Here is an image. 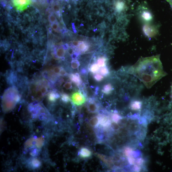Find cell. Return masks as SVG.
Masks as SVG:
<instances>
[{"instance_id": "cell-1", "label": "cell", "mask_w": 172, "mask_h": 172, "mask_svg": "<svg viewBox=\"0 0 172 172\" xmlns=\"http://www.w3.org/2000/svg\"><path fill=\"white\" fill-rule=\"evenodd\" d=\"M128 73L138 79L148 88L166 75L159 56L142 58L129 68Z\"/></svg>"}, {"instance_id": "cell-2", "label": "cell", "mask_w": 172, "mask_h": 172, "mask_svg": "<svg viewBox=\"0 0 172 172\" xmlns=\"http://www.w3.org/2000/svg\"><path fill=\"white\" fill-rule=\"evenodd\" d=\"M53 87L52 83L44 78L35 79L29 83L28 94L37 102L48 95Z\"/></svg>"}, {"instance_id": "cell-3", "label": "cell", "mask_w": 172, "mask_h": 172, "mask_svg": "<svg viewBox=\"0 0 172 172\" xmlns=\"http://www.w3.org/2000/svg\"><path fill=\"white\" fill-rule=\"evenodd\" d=\"M21 96L18 90L15 86L10 87L6 90L2 96V103L4 108L5 107L9 109L15 106L16 103L19 102Z\"/></svg>"}, {"instance_id": "cell-4", "label": "cell", "mask_w": 172, "mask_h": 172, "mask_svg": "<svg viewBox=\"0 0 172 172\" xmlns=\"http://www.w3.org/2000/svg\"><path fill=\"white\" fill-rule=\"evenodd\" d=\"M86 95L83 94L81 91L73 92L71 96V101L73 104L80 106L83 104L86 101Z\"/></svg>"}, {"instance_id": "cell-5", "label": "cell", "mask_w": 172, "mask_h": 172, "mask_svg": "<svg viewBox=\"0 0 172 172\" xmlns=\"http://www.w3.org/2000/svg\"><path fill=\"white\" fill-rule=\"evenodd\" d=\"M143 31L145 36L149 38L155 37L158 32L157 29L155 26L148 24L143 26Z\"/></svg>"}, {"instance_id": "cell-6", "label": "cell", "mask_w": 172, "mask_h": 172, "mask_svg": "<svg viewBox=\"0 0 172 172\" xmlns=\"http://www.w3.org/2000/svg\"><path fill=\"white\" fill-rule=\"evenodd\" d=\"M140 19L147 23L151 21L153 19V15L149 10L145 8H141L139 12Z\"/></svg>"}, {"instance_id": "cell-7", "label": "cell", "mask_w": 172, "mask_h": 172, "mask_svg": "<svg viewBox=\"0 0 172 172\" xmlns=\"http://www.w3.org/2000/svg\"><path fill=\"white\" fill-rule=\"evenodd\" d=\"M14 7L17 10L22 11L31 4V0H12Z\"/></svg>"}, {"instance_id": "cell-8", "label": "cell", "mask_w": 172, "mask_h": 172, "mask_svg": "<svg viewBox=\"0 0 172 172\" xmlns=\"http://www.w3.org/2000/svg\"><path fill=\"white\" fill-rule=\"evenodd\" d=\"M99 124L104 128H108L111 126V122L109 117L105 115H99Z\"/></svg>"}, {"instance_id": "cell-9", "label": "cell", "mask_w": 172, "mask_h": 172, "mask_svg": "<svg viewBox=\"0 0 172 172\" xmlns=\"http://www.w3.org/2000/svg\"><path fill=\"white\" fill-rule=\"evenodd\" d=\"M143 106V102L139 99H133L130 103V109L133 111L140 110Z\"/></svg>"}, {"instance_id": "cell-10", "label": "cell", "mask_w": 172, "mask_h": 172, "mask_svg": "<svg viewBox=\"0 0 172 172\" xmlns=\"http://www.w3.org/2000/svg\"><path fill=\"white\" fill-rule=\"evenodd\" d=\"M99 105L92 100L90 99L87 104V109L89 112L95 113L98 111Z\"/></svg>"}, {"instance_id": "cell-11", "label": "cell", "mask_w": 172, "mask_h": 172, "mask_svg": "<svg viewBox=\"0 0 172 172\" xmlns=\"http://www.w3.org/2000/svg\"><path fill=\"white\" fill-rule=\"evenodd\" d=\"M79 156L83 158H86L91 157L92 155L91 151L88 148H82L79 152Z\"/></svg>"}, {"instance_id": "cell-12", "label": "cell", "mask_w": 172, "mask_h": 172, "mask_svg": "<svg viewBox=\"0 0 172 172\" xmlns=\"http://www.w3.org/2000/svg\"><path fill=\"white\" fill-rule=\"evenodd\" d=\"M69 78L70 80L77 86H80L82 83V80L80 76L78 73L70 75Z\"/></svg>"}, {"instance_id": "cell-13", "label": "cell", "mask_w": 172, "mask_h": 172, "mask_svg": "<svg viewBox=\"0 0 172 172\" xmlns=\"http://www.w3.org/2000/svg\"><path fill=\"white\" fill-rule=\"evenodd\" d=\"M47 96L48 100L51 102H55L57 99L61 97L60 94L55 90L51 91Z\"/></svg>"}, {"instance_id": "cell-14", "label": "cell", "mask_w": 172, "mask_h": 172, "mask_svg": "<svg viewBox=\"0 0 172 172\" xmlns=\"http://www.w3.org/2000/svg\"><path fill=\"white\" fill-rule=\"evenodd\" d=\"M66 54V49L64 47H59L55 50V57L58 59H63Z\"/></svg>"}, {"instance_id": "cell-15", "label": "cell", "mask_w": 172, "mask_h": 172, "mask_svg": "<svg viewBox=\"0 0 172 172\" xmlns=\"http://www.w3.org/2000/svg\"><path fill=\"white\" fill-rule=\"evenodd\" d=\"M89 123L92 128H97L99 124V116H96L91 118L89 121Z\"/></svg>"}, {"instance_id": "cell-16", "label": "cell", "mask_w": 172, "mask_h": 172, "mask_svg": "<svg viewBox=\"0 0 172 172\" xmlns=\"http://www.w3.org/2000/svg\"><path fill=\"white\" fill-rule=\"evenodd\" d=\"M114 90L113 86L111 84L109 83L105 85L104 86L102 92L105 94L109 95L111 94Z\"/></svg>"}, {"instance_id": "cell-17", "label": "cell", "mask_w": 172, "mask_h": 172, "mask_svg": "<svg viewBox=\"0 0 172 172\" xmlns=\"http://www.w3.org/2000/svg\"><path fill=\"white\" fill-rule=\"evenodd\" d=\"M29 164L32 168L37 169L40 167L41 163L38 159L33 158L30 161Z\"/></svg>"}, {"instance_id": "cell-18", "label": "cell", "mask_w": 172, "mask_h": 172, "mask_svg": "<svg viewBox=\"0 0 172 172\" xmlns=\"http://www.w3.org/2000/svg\"><path fill=\"white\" fill-rule=\"evenodd\" d=\"M115 7L116 10L117 11H122L125 8V3L122 1H118L116 3Z\"/></svg>"}, {"instance_id": "cell-19", "label": "cell", "mask_w": 172, "mask_h": 172, "mask_svg": "<svg viewBox=\"0 0 172 172\" xmlns=\"http://www.w3.org/2000/svg\"><path fill=\"white\" fill-rule=\"evenodd\" d=\"M89 47L88 44L83 42H80L77 48L79 52H84L87 51Z\"/></svg>"}, {"instance_id": "cell-20", "label": "cell", "mask_w": 172, "mask_h": 172, "mask_svg": "<svg viewBox=\"0 0 172 172\" xmlns=\"http://www.w3.org/2000/svg\"><path fill=\"white\" fill-rule=\"evenodd\" d=\"M106 59L105 57L99 58L97 61V64L100 68L106 66Z\"/></svg>"}, {"instance_id": "cell-21", "label": "cell", "mask_w": 172, "mask_h": 172, "mask_svg": "<svg viewBox=\"0 0 172 172\" xmlns=\"http://www.w3.org/2000/svg\"><path fill=\"white\" fill-rule=\"evenodd\" d=\"M100 67L97 63H94L92 64L90 68L91 73L93 74L98 73L99 72Z\"/></svg>"}, {"instance_id": "cell-22", "label": "cell", "mask_w": 172, "mask_h": 172, "mask_svg": "<svg viewBox=\"0 0 172 172\" xmlns=\"http://www.w3.org/2000/svg\"><path fill=\"white\" fill-rule=\"evenodd\" d=\"M133 151L132 148L127 147L125 148L124 152L125 155L128 157L130 156H133Z\"/></svg>"}, {"instance_id": "cell-23", "label": "cell", "mask_w": 172, "mask_h": 172, "mask_svg": "<svg viewBox=\"0 0 172 172\" xmlns=\"http://www.w3.org/2000/svg\"><path fill=\"white\" fill-rule=\"evenodd\" d=\"M61 97L63 102L65 103H67L71 101V98L66 93L61 94Z\"/></svg>"}, {"instance_id": "cell-24", "label": "cell", "mask_w": 172, "mask_h": 172, "mask_svg": "<svg viewBox=\"0 0 172 172\" xmlns=\"http://www.w3.org/2000/svg\"><path fill=\"white\" fill-rule=\"evenodd\" d=\"M111 118L112 122L118 123L122 119V118L120 115L115 112L112 115Z\"/></svg>"}, {"instance_id": "cell-25", "label": "cell", "mask_w": 172, "mask_h": 172, "mask_svg": "<svg viewBox=\"0 0 172 172\" xmlns=\"http://www.w3.org/2000/svg\"><path fill=\"white\" fill-rule=\"evenodd\" d=\"M99 72L100 74L105 76H108L109 73V69L106 66L100 69Z\"/></svg>"}, {"instance_id": "cell-26", "label": "cell", "mask_w": 172, "mask_h": 172, "mask_svg": "<svg viewBox=\"0 0 172 172\" xmlns=\"http://www.w3.org/2000/svg\"><path fill=\"white\" fill-rule=\"evenodd\" d=\"M80 66V63L78 60H76V59H74L71 62V67L73 69H78Z\"/></svg>"}, {"instance_id": "cell-27", "label": "cell", "mask_w": 172, "mask_h": 172, "mask_svg": "<svg viewBox=\"0 0 172 172\" xmlns=\"http://www.w3.org/2000/svg\"><path fill=\"white\" fill-rule=\"evenodd\" d=\"M52 9L53 11H54L56 14H60V6L57 3H55L53 5Z\"/></svg>"}, {"instance_id": "cell-28", "label": "cell", "mask_w": 172, "mask_h": 172, "mask_svg": "<svg viewBox=\"0 0 172 172\" xmlns=\"http://www.w3.org/2000/svg\"><path fill=\"white\" fill-rule=\"evenodd\" d=\"M49 21L51 24L57 22V19L56 17L53 13L50 14L48 16Z\"/></svg>"}, {"instance_id": "cell-29", "label": "cell", "mask_w": 172, "mask_h": 172, "mask_svg": "<svg viewBox=\"0 0 172 172\" xmlns=\"http://www.w3.org/2000/svg\"><path fill=\"white\" fill-rule=\"evenodd\" d=\"M63 87L67 90H69L73 87L72 82L70 81L67 82L63 85Z\"/></svg>"}, {"instance_id": "cell-30", "label": "cell", "mask_w": 172, "mask_h": 172, "mask_svg": "<svg viewBox=\"0 0 172 172\" xmlns=\"http://www.w3.org/2000/svg\"><path fill=\"white\" fill-rule=\"evenodd\" d=\"M144 160L141 157L136 158L135 161V163L136 164L140 166L143 164L144 163Z\"/></svg>"}, {"instance_id": "cell-31", "label": "cell", "mask_w": 172, "mask_h": 172, "mask_svg": "<svg viewBox=\"0 0 172 172\" xmlns=\"http://www.w3.org/2000/svg\"><path fill=\"white\" fill-rule=\"evenodd\" d=\"M94 78L96 80L99 82L102 81L104 78V77L101 74L97 73L95 75Z\"/></svg>"}, {"instance_id": "cell-32", "label": "cell", "mask_w": 172, "mask_h": 172, "mask_svg": "<svg viewBox=\"0 0 172 172\" xmlns=\"http://www.w3.org/2000/svg\"><path fill=\"white\" fill-rule=\"evenodd\" d=\"M128 161L129 164L131 165H134L135 163L136 159L133 156H130L127 157Z\"/></svg>"}, {"instance_id": "cell-33", "label": "cell", "mask_w": 172, "mask_h": 172, "mask_svg": "<svg viewBox=\"0 0 172 172\" xmlns=\"http://www.w3.org/2000/svg\"><path fill=\"white\" fill-rule=\"evenodd\" d=\"M51 27L55 31H59V26L57 22L51 24Z\"/></svg>"}, {"instance_id": "cell-34", "label": "cell", "mask_w": 172, "mask_h": 172, "mask_svg": "<svg viewBox=\"0 0 172 172\" xmlns=\"http://www.w3.org/2000/svg\"><path fill=\"white\" fill-rule=\"evenodd\" d=\"M110 126L114 130H117L119 128V125H118L117 123L114 122L111 123Z\"/></svg>"}, {"instance_id": "cell-35", "label": "cell", "mask_w": 172, "mask_h": 172, "mask_svg": "<svg viewBox=\"0 0 172 172\" xmlns=\"http://www.w3.org/2000/svg\"><path fill=\"white\" fill-rule=\"evenodd\" d=\"M141 155L140 151H139L137 150L133 151V156L135 158H137L139 157Z\"/></svg>"}, {"instance_id": "cell-36", "label": "cell", "mask_w": 172, "mask_h": 172, "mask_svg": "<svg viewBox=\"0 0 172 172\" xmlns=\"http://www.w3.org/2000/svg\"><path fill=\"white\" fill-rule=\"evenodd\" d=\"M141 168L140 167V166L136 164L134 165L133 168V170L134 171L136 172H138L140 171Z\"/></svg>"}, {"instance_id": "cell-37", "label": "cell", "mask_w": 172, "mask_h": 172, "mask_svg": "<svg viewBox=\"0 0 172 172\" xmlns=\"http://www.w3.org/2000/svg\"><path fill=\"white\" fill-rule=\"evenodd\" d=\"M38 153V150L37 149H34L31 153V155L32 156H37Z\"/></svg>"}, {"instance_id": "cell-38", "label": "cell", "mask_w": 172, "mask_h": 172, "mask_svg": "<svg viewBox=\"0 0 172 172\" xmlns=\"http://www.w3.org/2000/svg\"><path fill=\"white\" fill-rule=\"evenodd\" d=\"M80 42L77 41H72L71 44H72V47H77L80 44Z\"/></svg>"}, {"instance_id": "cell-39", "label": "cell", "mask_w": 172, "mask_h": 172, "mask_svg": "<svg viewBox=\"0 0 172 172\" xmlns=\"http://www.w3.org/2000/svg\"><path fill=\"white\" fill-rule=\"evenodd\" d=\"M86 70L85 68H83L81 70V73L83 74H86Z\"/></svg>"}, {"instance_id": "cell-40", "label": "cell", "mask_w": 172, "mask_h": 172, "mask_svg": "<svg viewBox=\"0 0 172 172\" xmlns=\"http://www.w3.org/2000/svg\"><path fill=\"white\" fill-rule=\"evenodd\" d=\"M166 1L169 3L172 9V0H166Z\"/></svg>"}, {"instance_id": "cell-41", "label": "cell", "mask_w": 172, "mask_h": 172, "mask_svg": "<svg viewBox=\"0 0 172 172\" xmlns=\"http://www.w3.org/2000/svg\"><path fill=\"white\" fill-rule=\"evenodd\" d=\"M171 96L172 99V84L171 86Z\"/></svg>"}]
</instances>
